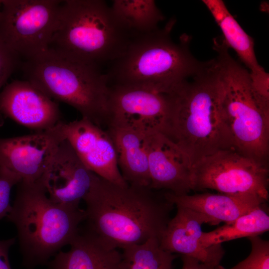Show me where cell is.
I'll use <instances>...</instances> for the list:
<instances>
[{
	"mask_svg": "<svg viewBox=\"0 0 269 269\" xmlns=\"http://www.w3.org/2000/svg\"><path fill=\"white\" fill-rule=\"evenodd\" d=\"M110 6L132 39L158 29V23L165 18L153 0H115Z\"/></svg>",
	"mask_w": 269,
	"mask_h": 269,
	"instance_id": "cell-21",
	"label": "cell"
},
{
	"mask_svg": "<svg viewBox=\"0 0 269 269\" xmlns=\"http://www.w3.org/2000/svg\"><path fill=\"white\" fill-rule=\"evenodd\" d=\"M220 28L227 46L235 51L249 69L253 86L261 97L269 98V74L257 59L254 41L242 28L222 0H203Z\"/></svg>",
	"mask_w": 269,
	"mask_h": 269,
	"instance_id": "cell-17",
	"label": "cell"
},
{
	"mask_svg": "<svg viewBox=\"0 0 269 269\" xmlns=\"http://www.w3.org/2000/svg\"><path fill=\"white\" fill-rule=\"evenodd\" d=\"M268 165L235 148L203 157L192 165V190L211 189L231 195H253L269 200Z\"/></svg>",
	"mask_w": 269,
	"mask_h": 269,
	"instance_id": "cell-9",
	"label": "cell"
},
{
	"mask_svg": "<svg viewBox=\"0 0 269 269\" xmlns=\"http://www.w3.org/2000/svg\"><path fill=\"white\" fill-rule=\"evenodd\" d=\"M168 111L166 93L141 86L109 85L105 120L108 127L145 134L161 132Z\"/></svg>",
	"mask_w": 269,
	"mask_h": 269,
	"instance_id": "cell-10",
	"label": "cell"
},
{
	"mask_svg": "<svg viewBox=\"0 0 269 269\" xmlns=\"http://www.w3.org/2000/svg\"><path fill=\"white\" fill-rule=\"evenodd\" d=\"M19 57L0 40V92L19 63Z\"/></svg>",
	"mask_w": 269,
	"mask_h": 269,
	"instance_id": "cell-26",
	"label": "cell"
},
{
	"mask_svg": "<svg viewBox=\"0 0 269 269\" xmlns=\"http://www.w3.org/2000/svg\"><path fill=\"white\" fill-rule=\"evenodd\" d=\"M132 40L105 1L66 0L49 49L100 68L119 58Z\"/></svg>",
	"mask_w": 269,
	"mask_h": 269,
	"instance_id": "cell-5",
	"label": "cell"
},
{
	"mask_svg": "<svg viewBox=\"0 0 269 269\" xmlns=\"http://www.w3.org/2000/svg\"><path fill=\"white\" fill-rule=\"evenodd\" d=\"M21 181L16 175L7 169L0 167V219L11 210L10 196L12 187Z\"/></svg>",
	"mask_w": 269,
	"mask_h": 269,
	"instance_id": "cell-25",
	"label": "cell"
},
{
	"mask_svg": "<svg viewBox=\"0 0 269 269\" xmlns=\"http://www.w3.org/2000/svg\"><path fill=\"white\" fill-rule=\"evenodd\" d=\"M122 250L120 269H173V262L177 257L163 250L157 238Z\"/></svg>",
	"mask_w": 269,
	"mask_h": 269,
	"instance_id": "cell-23",
	"label": "cell"
},
{
	"mask_svg": "<svg viewBox=\"0 0 269 269\" xmlns=\"http://www.w3.org/2000/svg\"><path fill=\"white\" fill-rule=\"evenodd\" d=\"M62 0H2L0 40L19 58L49 49Z\"/></svg>",
	"mask_w": 269,
	"mask_h": 269,
	"instance_id": "cell-8",
	"label": "cell"
},
{
	"mask_svg": "<svg viewBox=\"0 0 269 269\" xmlns=\"http://www.w3.org/2000/svg\"><path fill=\"white\" fill-rule=\"evenodd\" d=\"M7 215L15 225L24 262L29 268L47 262L64 246L70 244L85 220L79 205L53 202L40 181H20Z\"/></svg>",
	"mask_w": 269,
	"mask_h": 269,
	"instance_id": "cell-6",
	"label": "cell"
},
{
	"mask_svg": "<svg viewBox=\"0 0 269 269\" xmlns=\"http://www.w3.org/2000/svg\"><path fill=\"white\" fill-rule=\"evenodd\" d=\"M14 238L0 240V269H11L8 257L10 247L14 243Z\"/></svg>",
	"mask_w": 269,
	"mask_h": 269,
	"instance_id": "cell-27",
	"label": "cell"
},
{
	"mask_svg": "<svg viewBox=\"0 0 269 269\" xmlns=\"http://www.w3.org/2000/svg\"><path fill=\"white\" fill-rule=\"evenodd\" d=\"M251 244L249 256L229 269H269V242L259 236L248 238ZM215 269H227L220 265Z\"/></svg>",
	"mask_w": 269,
	"mask_h": 269,
	"instance_id": "cell-24",
	"label": "cell"
},
{
	"mask_svg": "<svg viewBox=\"0 0 269 269\" xmlns=\"http://www.w3.org/2000/svg\"><path fill=\"white\" fill-rule=\"evenodd\" d=\"M62 122L52 129L30 134L0 138V167L15 174L22 182L40 181L64 139Z\"/></svg>",
	"mask_w": 269,
	"mask_h": 269,
	"instance_id": "cell-11",
	"label": "cell"
},
{
	"mask_svg": "<svg viewBox=\"0 0 269 269\" xmlns=\"http://www.w3.org/2000/svg\"><path fill=\"white\" fill-rule=\"evenodd\" d=\"M149 187L176 195L192 191L193 162L179 146L160 132L147 134Z\"/></svg>",
	"mask_w": 269,
	"mask_h": 269,
	"instance_id": "cell-14",
	"label": "cell"
},
{
	"mask_svg": "<svg viewBox=\"0 0 269 269\" xmlns=\"http://www.w3.org/2000/svg\"><path fill=\"white\" fill-rule=\"evenodd\" d=\"M264 204L229 224L202 233L200 243L205 248L243 237L259 236L269 230V216Z\"/></svg>",
	"mask_w": 269,
	"mask_h": 269,
	"instance_id": "cell-22",
	"label": "cell"
},
{
	"mask_svg": "<svg viewBox=\"0 0 269 269\" xmlns=\"http://www.w3.org/2000/svg\"><path fill=\"white\" fill-rule=\"evenodd\" d=\"M150 187L120 185L97 175L84 199L87 231L107 247L121 249L159 240L174 205Z\"/></svg>",
	"mask_w": 269,
	"mask_h": 269,
	"instance_id": "cell-1",
	"label": "cell"
},
{
	"mask_svg": "<svg viewBox=\"0 0 269 269\" xmlns=\"http://www.w3.org/2000/svg\"><path fill=\"white\" fill-rule=\"evenodd\" d=\"M22 69L26 80L52 100L100 127L105 122L109 85L100 68L48 49L25 60Z\"/></svg>",
	"mask_w": 269,
	"mask_h": 269,
	"instance_id": "cell-7",
	"label": "cell"
},
{
	"mask_svg": "<svg viewBox=\"0 0 269 269\" xmlns=\"http://www.w3.org/2000/svg\"><path fill=\"white\" fill-rule=\"evenodd\" d=\"M177 212L170 219L160 239V247L173 254L195 258L213 266L220 265L225 254L221 245L203 247L200 243L203 224L210 220L203 214L181 206H175Z\"/></svg>",
	"mask_w": 269,
	"mask_h": 269,
	"instance_id": "cell-16",
	"label": "cell"
},
{
	"mask_svg": "<svg viewBox=\"0 0 269 269\" xmlns=\"http://www.w3.org/2000/svg\"><path fill=\"white\" fill-rule=\"evenodd\" d=\"M170 20L163 28L133 39L124 53L105 72L109 85L136 86L165 93L199 72L205 62L191 53V37L183 34L174 42Z\"/></svg>",
	"mask_w": 269,
	"mask_h": 269,
	"instance_id": "cell-3",
	"label": "cell"
},
{
	"mask_svg": "<svg viewBox=\"0 0 269 269\" xmlns=\"http://www.w3.org/2000/svg\"><path fill=\"white\" fill-rule=\"evenodd\" d=\"M0 111L36 132L52 129L62 121L57 104L26 80H14L3 87Z\"/></svg>",
	"mask_w": 269,
	"mask_h": 269,
	"instance_id": "cell-15",
	"label": "cell"
},
{
	"mask_svg": "<svg viewBox=\"0 0 269 269\" xmlns=\"http://www.w3.org/2000/svg\"><path fill=\"white\" fill-rule=\"evenodd\" d=\"M66 252H59L50 269H120L121 253L107 247L88 231H79Z\"/></svg>",
	"mask_w": 269,
	"mask_h": 269,
	"instance_id": "cell-20",
	"label": "cell"
},
{
	"mask_svg": "<svg viewBox=\"0 0 269 269\" xmlns=\"http://www.w3.org/2000/svg\"><path fill=\"white\" fill-rule=\"evenodd\" d=\"M97 176L64 139L59 144L40 181L53 202L77 206L90 191Z\"/></svg>",
	"mask_w": 269,
	"mask_h": 269,
	"instance_id": "cell-13",
	"label": "cell"
},
{
	"mask_svg": "<svg viewBox=\"0 0 269 269\" xmlns=\"http://www.w3.org/2000/svg\"><path fill=\"white\" fill-rule=\"evenodd\" d=\"M164 193L165 197L175 206L184 207L206 216L210 220V225H217L221 222L230 223L268 202L253 195L206 192L176 195L167 191Z\"/></svg>",
	"mask_w": 269,
	"mask_h": 269,
	"instance_id": "cell-18",
	"label": "cell"
},
{
	"mask_svg": "<svg viewBox=\"0 0 269 269\" xmlns=\"http://www.w3.org/2000/svg\"><path fill=\"white\" fill-rule=\"evenodd\" d=\"M166 92L168 111L161 132L197 160L235 148L220 109V87L215 58L197 74Z\"/></svg>",
	"mask_w": 269,
	"mask_h": 269,
	"instance_id": "cell-2",
	"label": "cell"
},
{
	"mask_svg": "<svg viewBox=\"0 0 269 269\" xmlns=\"http://www.w3.org/2000/svg\"><path fill=\"white\" fill-rule=\"evenodd\" d=\"M125 181L131 185L149 187L147 134L132 129L108 127Z\"/></svg>",
	"mask_w": 269,
	"mask_h": 269,
	"instance_id": "cell-19",
	"label": "cell"
},
{
	"mask_svg": "<svg viewBox=\"0 0 269 269\" xmlns=\"http://www.w3.org/2000/svg\"><path fill=\"white\" fill-rule=\"evenodd\" d=\"M182 261L181 269H215L216 267L204 264L195 258L187 256L182 255Z\"/></svg>",
	"mask_w": 269,
	"mask_h": 269,
	"instance_id": "cell-28",
	"label": "cell"
},
{
	"mask_svg": "<svg viewBox=\"0 0 269 269\" xmlns=\"http://www.w3.org/2000/svg\"><path fill=\"white\" fill-rule=\"evenodd\" d=\"M1 3H2V0H0V8L1 6Z\"/></svg>",
	"mask_w": 269,
	"mask_h": 269,
	"instance_id": "cell-29",
	"label": "cell"
},
{
	"mask_svg": "<svg viewBox=\"0 0 269 269\" xmlns=\"http://www.w3.org/2000/svg\"><path fill=\"white\" fill-rule=\"evenodd\" d=\"M61 130L64 139L89 170L111 182L128 185L119 170L116 148L107 131L84 118L62 121Z\"/></svg>",
	"mask_w": 269,
	"mask_h": 269,
	"instance_id": "cell-12",
	"label": "cell"
},
{
	"mask_svg": "<svg viewBox=\"0 0 269 269\" xmlns=\"http://www.w3.org/2000/svg\"><path fill=\"white\" fill-rule=\"evenodd\" d=\"M220 87L222 116L235 148L268 165L269 101L255 91L248 70L230 54L223 38L213 39Z\"/></svg>",
	"mask_w": 269,
	"mask_h": 269,
	"instance_id": "cell-4",
	"label": "cell"
}]
</instances>
